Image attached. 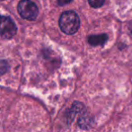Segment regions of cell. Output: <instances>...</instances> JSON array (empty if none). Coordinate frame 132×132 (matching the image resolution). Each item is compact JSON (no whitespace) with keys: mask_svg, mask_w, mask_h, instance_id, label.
Masks as SVG:
<instances>
[{"mask_svg":"<svg viewBox=\"0 0 132 132\" xmlns=\"http://www.w3.org/2000/svg\"><path fill=\"white\" fill-rule=\"evenodd\" d=\"M59 27L66 34H74L78 31L80 19L78 15L74 11H66L59 17Z\"/></svg>","mask_w":132,"mask_h":132,"instance_id":"1","label":"cell"},{"mask_svg":"<svg viewBox=\"0 0 132 132\" xmlns=\"http://www.w3.org/2000/svg\"><path fill=\"white\" fill-rule=\"evenodd\" d=\"M17 10L23 18L27 20H34L38 16L39 9L31 0H21L18 4Z\"/></svg>","mask_w":132,"mask_h":132,"instance_id":"2","label":"cell"},{"mask_svg":"<svg viewBox=\"0 0 132 132\" xmlns=\"http://www.w3.org/2000/svg\"><path fill=\"white\" fill-rule=\"evenodd\" d=\"M16 33V26L10 17L0 16V37L11 39Z\"/></svg>","mask_w":132,"mask_h":132,"instance_id":"3","label":"cell"},{"mask_svg":"<svg viewBox=\"0 0 132 132\" xmlns=\"http://www.w3.org/2000/svg\"><path fill=\"white\" fill-rule=\"evenodd\" d=\"M108 40V35L106 33L102 34L90 35L88 37V43L93 46H103Z\"/></svg>","mask_w":132,"mask_h":132,"instance_id":"4","label":"cell"},{"mask_svg":"<svg viewBox=\"0 0 132 132\" xmlns=\"http://www.w3.org/2000/svg\"><path fill=\"white\" fill-rule=\"evenodd\" d=\"M85 109V106L80 102H75L72 106V108L70 109V110L68 111V123H71V121L74 120V118L76 117V115H77L80 112H83V110Z\"/></svg>","mask_w":132,"mask_h":132,"instance_id":"5","label":"cell"},{"mask_svg":"<svg viewBox=\"0 0 132 132\" xmlns=\"http://www.w3.org/2000/svg\"><path fill=\"white\" fill-rule=\"evenodd\" d=\"M78 124H79V127L81 129H88L92 127L93 125V120L88 116H82L80 117L79 120H78Z\"/></svg>","mask_w":132,"mask_h":132,"instance_id":"6","label":"cell"},{"mask_svg":"<svg viewBox=\"0 0 132 132\" xmlns=\"http://www.w3.org/2000/svg\"><path fill=\"white\" fill-rule=\"evenodd\" d=\"M105 0H88L89 5L94 8H98V7L103 6V5L104 4Z\"/></svg>","mask_w":132,"mask_h":132,"instance_id":"7","label":"cell"},{"mask_svg":"<svg viewBox=\"0 0 132 132\" xmlns=\"http://www.w3.org/2000/svg\"><path fill=\"white\" fill-rule=\"evenodd\" d=\"M8 70V64L5 61H0V75L5 73Z\"/></svg>","mask_w":132,"mask_h":132,"instance_id":"8","label":"cell"},{"mask_svg":"<svg viewBox=\"0 0 132 132\" xmlns=\"http://www.w3.org/2000/svg\"><path fill=\"white\" fill-rule=\"evenodd\" d=\"M72 0H57V3H59V5H67V4L70 3Z\"/></svg>","mask_w":132,"mask_h":132,"instance_id":"9","label":"cell"},{"mask_svg":"<svg viewBox=\"0 0 132 132\" xmlns=\"http://www.w3.org/2000/svg\"><path fill=\"white\" fill-rule=\"evenodd\" d=\"M131 33H132V28H131Z\"/></svg>","mask_w":132,"mask_h":132,"instance_id":"10","label":"cell"}]
</instances>
